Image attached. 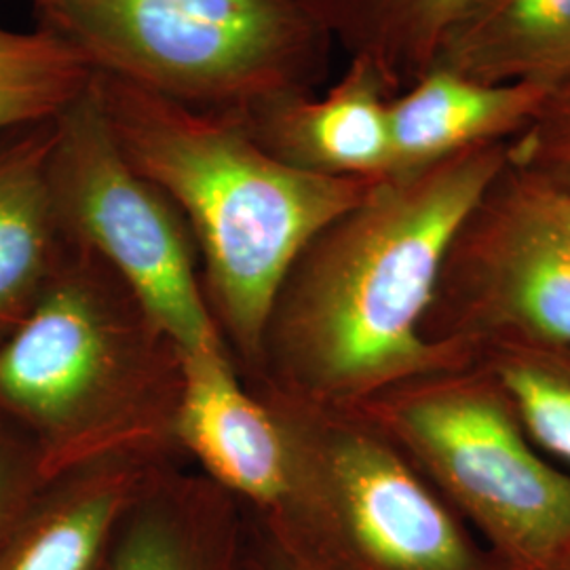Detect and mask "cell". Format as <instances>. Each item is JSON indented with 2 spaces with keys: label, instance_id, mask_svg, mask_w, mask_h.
<instances>
[{
  "label": "cell",
  "instance_id": "3",
  "mask_svg": "<svg viewBox=\"0 0 570 570\" xmlns=\"http://www.w3.org/2000/svg\"><path fill=\"white\" fill-rule=\"evenodd\" d=\"M183 355L102 258L66 239L28 315L0 341V416L53 482L176 446Z\"/></svg>",
  "mask_w": 570,
  "mask_h": 570
},
{
  "label": "cell",
  "instance_id": "12",
  "mask_svg": "<svg viewBox=\"0 0 570 570\" xmlns=\"http://www.w3.org/2000/svg\"><path fill=\"white\" fill-rule=\"evenodd\" d=\"M537 81L482 82L431 66L389 100L391 174L522 134L550 102Z\"/></svg>",
  "mask_w": 570,
  "mask_h": 570
},
{
  "label": "cell",
  "instance_id": "17",
  "mask_svg": "<svg viewBox=\"0 0 570 570\" xmlns=\"http://www.w3.org/2000/svg\"><path fill=\"white\" fill-rule=\"evenodd\" d=\"M91 79V68L51 32L0 23V134L56 119Z\"/></svg>",
  "mask_w": 570,
  "mask_h": 570
},
{
  "label": "cell",
  "instance_id": "6",
  "mask_svg": "<svg viewBox=\"0 0 570 570\" xmlns=\"http://www.w3.org/2000/svg\"><path fill=\"white\" fill-rule=\"evenodd\" d=\"M284 431L292 490L282 510L256 515L320 569L490 570L449 511L379 440L338 433L313 452Z\"/></svg>",
  "mask_w": 570,
  "mask_h": 570
},
{
  "label": "cell",
  "instance_id": "7",
  "mask_svg": "<svg viewBox=\"0 0 570 570\" xmlns=\"http://www.w3.org/2000/svg\"><path fill=\"white\" fill-rule=\"evenodd\" d=\"M397 423L513 569H558L570 550V480L532 454L499 407L433 395L400 407Z\"/></svg>",
  "mask_w": 570,
  "mask_h": 570
},
{
  "label": "cell",
  "instance_id": "15",
  "mask_svg": "<svg viewBox=\"0 0 570 570\" xmlns=\"http://www.w3.org/2000/svg\"><path fill=\"white\" fill-rule=\"evenodd\" d=\"M567 51L570 0H469L431 66L473 81H532Z\"/></svg>",
  "mask_w": 570,
  "mask_h": 570
},
{
  "label": "cell",
  "instance_id": "19",
  "mask_svg": "<svg viewBox=\"0 0 570 570\" xmlns=\"http://www.w3.org/2000/svg\"><path fill=\"white\" fill-rule=\"evenodd\" d=\"M510 159L558 188L569 186L570 89H553L539 117L510 144Z\"/></svg>",
  "mask_w": 570,
  "mask_h": 570
},
{
  "label": "cell",
  "instance_id": "8",
  "mask_svg": "<svg viewBox=\"0 0 570 570\" xmlns=\"http://www.w3.org/2000/svg\"><path fill=\"white\" fill-rule=\"evenodd\" d=\"M461 233L520 315L570 343L569 193L510 159Z\"/></svg>",
  "mask_w": 570,
  "mask_h": 570
},
{
  "label": "cell",
  "instance_id": "13",
  "mask_svg": "<svg viewBox=\"0 0 570 570\" xmlns=\"http://www.w3.org/2000/svg\"><path fill=\"white\" fill-rule=\"evenodd\" d=\"M159 468L125 459L53 480L0 548V570H108L122 515Z\"/></svg>",
  "mask_w": 570,
  "mask_h": 570
},
{
  "label": "cell",
  "instance_id": "1",
  "mask_svg": "<svg viewBox=\"0 0 570 570\" xmlns=\"http://www.w3.org/2000/svg\"><path fill=\"white\" fill-rule=\"evenodd\" d=\"M508 164L510 144L497 140L374 184L289 268L258 372L353 397L421 366L419 324L452 244Z\"/></svg>",
  "mask_w": 570,
  "mask_h": 570
},
{
  "label": "cell",
  "instance_id": "2",
  "mask_svg": "<svg viewBox=\"0 0 570 570\" xmlns=\"http://www.w3.org/2000/svg\"><path fill=\"white\" fill-rule=\"evenodd\" d=\"M122 157L183 214L223 336L256 370L289 268L379 183L305 171L266 153L244 121L96 75ZM385 178V176H383Z\"/></svg>",
  "mask_w": 570,
  "mask_h": 570
},
{
  "label": "cell",
  "instance_id": "14",
  "mask_svg": "<svg viewBox=\"0 0 570 570\" xmlns=\"http://www.w3.org/2000/svg\"><path fill=\"white\" fill-rule=\"evenodd\" d=\"M56 119L0 134V341L39 301L66 237L49 159Z\"/></svg>",
  "mask_w": 570,
  "mask_h": 570
},
{
  "label": "cell",
  "instance_id": "21",
  "mask_svg": "<svg viewBox=\"0 0 570 570\" xmlns=\"http://www.w3.org/2000/svg\"><path fill=\"white\" fill-rule=\"evenodd\" d=\"M247 570H324L254 513L247 520Z\"/></svg>",
  "mask_w": 570,
  "mask_h": 570
},
{
  "label": "cell",
  "instance_id": "24",
  "mask_svg": "<svg viewBox=\"0 0 570 570\" xmlns=\"http://www.w3.org/2000/svg\"><path fill=\"white\" fill-rule=\"evenodd\" d=\"M564 193H567V190H564ZM569 197H570V193H569Z\"/></svg>",
  "mask_w": 570,
  "mask_h": 570
},
{
  "label": "cell",
  "instance_id": "20",
  "mask_svg": "<svg viewBox=\"0 0 570 570\" xmlns=\"http://www.w3.org/2000/svg\"><path fill=\"white\" fill-rule=\"evenodd\" d=\"M47 484L32 442L0 416V548Z\"/></svg>",
  "mask_w": 570,
  "mask_h": 570
},
{
  "label": "cell",
  "instance_id": "16",
  "mask_svg": "<svg viewBox=\"0 0 570 570\" xmlns=\"http://www.w3.org/2000/svg\"><path fill=\"white\" fill-rule=\"evenodd\" d=\"M469 0H308L351 60L366 61L391 98L435 60Z\"/></svg>",
  "mask_w": 570,
  "mask_h": 570
},
{
  "label": "cell",
  "instance_id": "22",
  "mask_svg": "<svg viewBox=\"0 0 570 570\" xmlns=\"http://www.w3.org/2000/svg\"><path fill=\"white\" fill-rule=\"evenodd\" d=\"M532 81L543 82L556 91H562V89H570V51H567L560 60L553 61L550 68H546L537 79Z\"/></svg>",
  "mask_w": 570,
  "mask_h": 570
},
{
  "label": "cell",
  "instance_id": "18",
  "mask_svg": "<svg viewBox=\"0 0 570 570\" xmlns=\"http://www.w3.org/2000/svg\"><path fill=\"white\" fill-rule=\"evenodd\" d=\"M511 395L532 435L570 463V383L539 367L518 366L505 372Z\"/></svg>",
  "mask_w": 570,
  "mask_h": 570
},
{
  "label": "cell",
  "instance_id": "5",
  "mask_svg": "<svg viewBox=\"0 0 570 570\" xmlns=\"http://www.w3.org/2000/svg\"><path fill=\"white\" fill-rule=\"evenodd\" d=\"M49 180L61 233L110 266L180 355L228 351L197 245L165 193L122 157L91 79L56 117Z\"/></svg>",
  "mask_w": 570,
  "mask_h": 570
},
{
  "label": "cell",
  "instance_id": "10",
  "mask_svg": "<svg viewBox=\"0 0 570 570\" xmlns=\"http://www.w3.org/2000/svg\"><path fill=\"white\" fill-rule=\"evenodd\" d=\"M389 100L385 82L366 61L351 60L324 98L284 96L237 119L284 164L322 176L376 180L391 174Z\"/></svg>",
  "mask_w": 570,
  "mask_h": 570
},
{
  "label": "cell",
  "instance_id": "23",
  "mask_svg": "<svg viewBox=\"0 0 570 570\" xmlns=\"http://www.w3.org/2000/svg\"><path fill=\"white\" fill-rule=\"evenodd\" d=\"M556 570H570V550L564 558H562V562L558 564V569Z\"/></svg>",
  "mask_w": 570,
  "mask_h": 570
},
{
  "label": "cell",
  "instance_id": "9",
  "mask_svg": "<svg viewBox=\"0 0 570 570\" xmlns=\"http://www.w3.org/2000/svg\"><path fill=\"white\" fill-rule=\"evenodd\" d=\"M174 435L212 482L254 513L284 508L292 490L287 435L265 400L239 383L228 351L183 355Z\"/></svg>",
  "mask_w": 570,
  "mask_h": 570
},
{
  "label": "cell",
  "instance_id": "4",
  "mask_svg": "<svg viewBox=\"0 0 570 570\" xmlns=\"http://www.w3.org/2000/svg\"><path fill=\"white\" fill-rule=\"evenodd\" d=\"M91 72L193 110L244 117L315 94L334 39L308 0H32Z\"/></svg>",
  "mask_w": 570,
  "mask_h": 570
},
{
  "label": "cell",
  "instance_id": "11",
  "mask_svg": "<svg viewBox=\"0 0 570 570\" xmlns=\"http://www.w3.org/2000/svg\"><path fill=\"white\" fill-rule=\"evenodd\" d=\"M108 570H247V518L209 478L159 468L122 515Z\"/></svg>",
  "mask_w": 570,
  "mask_h": 570
}]
</instances>
